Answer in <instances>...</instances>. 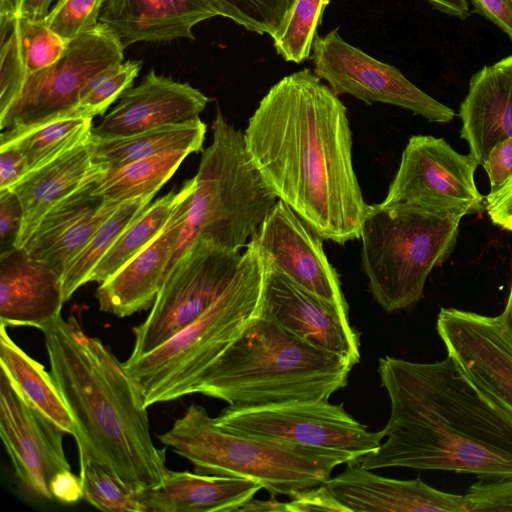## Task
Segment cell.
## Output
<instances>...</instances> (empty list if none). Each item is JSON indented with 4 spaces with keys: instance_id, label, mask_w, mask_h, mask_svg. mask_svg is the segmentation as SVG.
Here are the masks:
<instances>
[{
    "instance_id": "cell-1",
    "label": "cell",
    "mask_w": 512,
    "mask_h": 512,
    "mask_svg": "<svg viewBox=\"0 0 512 512\" xmlns=\"http://www.w3.org/2000/svg\"><path fill=\"white\" fill-rule=\"evenodd\" d=\"M243 134L265 184L316 234L341 245L360 238L369 205L353 167L347 108L314 71L274 84Z\"/></svg>"
},
{
    "instance_id": "cell-2",
    "label": "cell",
    "mask_w": 512,
    "mask_h": 512,
    "mask_svg": "<svg viewBox=\"0 0 512 512\" xmlns=\"http://www.w3.org/2000/svg\"><path fill=\"white\" fill-rule=\"evenodd\" d=\"M378 374L390 400L386 440L361 466L512 477V416L462 377L449 356L432 363L385 356Z\"/></svg>"
},
{
    "instance_id": "cell-3",
    "label": "cell",
    "mask_w": 512,
    "mask_h": 512,
    "mask_svg": "<svg viewBox=\"0 0 512 512\" xmlns=\"http://www.w3.org/2000/svg\"><path fill=\"white\" fill-rule=\"evenodd\" d=\"M51 375L78 429V455H88L128 485L160 482L165 450L154 444L142 392L124 363L74 316L45 325Z\"/></svg>"
},
{
    "instance_id": "cell-4",
    "label": "cell",
    "mask_w": 512,
    "mask_h": 512,
    "mask_svg": "<svg viewBox=\"0 0 512 512\" xmlns=\"http://www.w3.org/2000/svg\"><path fill=\"white\" fill-rule=\"evenodd\" d=\"M355 364L257 315L202 377L196 394L229 406L329 400Z\"/></svg>"
},
{
    "instance_id": "cell-5",
    "label": "cell",
    "mask_w": 512,
    "mask_h": 512,
    "mask_svg": "<svg viewBox=\"0 0 512 512\" xmlns=\"http://www.w3.org/2000/svg\"><path fill=\"white\" fill-rule=\"evenodd\" d=\"M158 438L196 472L249 479L270 496L290 497L323 484L336 467L356 461L342 451L232 432L198 404L190 405Z\"/></svg>"
},
{
    "instance_id": "cell-6",
    "label": "cell",
    "mask_w": 512,
    "mask_h": 512,
    "mask_svg": "<svg viewBox=\"0 0 512 512\" xmlns=\"http://www.w3.org/2000/svg\"><path fill=\"white\" fill-rule=\"evenodd\" d=\"M263 268L248 242L231 284L203 314L156 349L123 362L147 408L196 394L207 370L257 317Z\"/></svg>"
},
{
    "instance_id": "cell-7",
    "label": "cell",
    "mask_w": 512,
    "mask_h": 512,
    "mask_svg": "<svg viewBox=\"0 0 512 512\" xmlns=\"http://www.w3.org/2000/svg\"><path fill=\"white\" fill-rule=\"evenodd\" d=\"M211 128L212 142L202 151L190 208L166 277L199 238L229 250L246 248L279 200L251 161L243 132L225 119L220 108Z\"/></svg>"
},
{
    "instance_id": "cell-8",
    "label": "cell",
    "mask_w": 512,
    "mask_h": 512,
    "mask_svg": "<svg viewBox=\"0 0 512 512\" xmlns=\"http://www.w3.org/2000/svg\"><path fill=\"white\" fill-rule=\"evenodd\" d=\"M460 220L405 202L369 205L359 238L361 266L384 311L422 298L428 276L455 248Z\"/></svg>"
},
{
    "instance_id": "cell-9",
    "label": "cell",
    "mask_w": 512,
    "mask_h": 512,
    "mask_svg": "<svg viewBox=\"0 0 512 512\" xmlns=\"http://www.w3.org/2000/svg\"><path fill=\"white\" fill-rule=\"evenodd\" d=\"M124 49L117 35L101 22L70 40L58 60L27 76L18 98L0 116V129L22 132L75 117V109L91 81L122 63Z\"/></svg>"
},
{
    "instance_id": "cell-10",
    "label": "cell",
    "mask_w": 512,
    "mask_h": 512,
    "mask_svg": "<svg viewBox=\"0 0 512 512\" xmlns=\"http://www.w3.org/2000/svg\"><path fill=\"white\" fill-rule=\"evenodd\" d=\"M242 254L199 238L170 270L146 319L133 328L129 359L156 349L203 314L228 288Z\"/></svg>"
},
{
    "instance_id": "cell-11",
    "label": "cell",
    "mask_w": 512,
    "mask_h": 512,
    "mask_svg": "<svg viewBox=\"0 0 512 512\" xmlns=\"http://www.w3.org/2000/svg\"><path fill=\"white\" fill-rule=\"evenodd\" d=\"M217 423L232 432L305 446L342 451L358 462L384 439L353 418L343 404L328 400L290 401L258 406H228Z\"/></svg>"
},
{
    "instance_id": "cell-12",
    "label": "cell",
    "mask_w": 512,
    "mask_h": 512,
    "mask_svg": "<svg viewBox=\"0 0 512 512\" xmlns=\"http://www.w3.org/2000/svg\"><path fill=\"white\" fill-rule=\"evenodd\" d=\"M478 165L470 154L458 153L443 138L413 135L383 201L405 202L460 218L481 213L485 198L474 181Z\"/></svg>"
},
{
    "instance_id": "cell-13",
    "label": "cell",
    "mask_w": 512,
    "mask_h": 512,
    "mask_svg": "<svg viewBox=\"0 0 512 512\" xmlns=\"http://www.w3.org/2000/svg\"><path fill=\"white\" fill-rule=\"evenodd\" d=\"M310 59L314 73L338 97L348 94L367 105L397 106L433 123H448L455 117L451 108L415 86L395 66L346 42L337 29L316 37Z\"/></svg>"
},
{
    "instance_id": "cell-14",
    "label": "cell",
    "mask_w": 512,
    "mask_h": 512,
    "mask_svg": "<svg viewBox=\"0 0 512 512\" xmlns=\"http://www.w3.org/2000/svg\"><path fill=\"white\" fill-rule=\"evenodd\" d=\"M436 329L461 376L512 416V336L501 317L441 308Z\"/></svg>"
},
{
    "instance_id": "cell-15",
    "label": "cell",
    "mask_w": 512,
    "mask_h": 512,
    "mask_svg": "<svg viewBox=\"0 0 512 512\" xmlns=\"http://www.w3.org/2000/svg\"><path fill=\"white\" fill-rule=\"evenodd\" d=\"M322 241L286 203L278 200L249 242L296 286L348 315L338 274Z\"/></svg>"
},
{
    "instance_id": "cell-16",
    "label": "cell",
    "mask_w": 512,
    "mask_h": 512,
    "mask_svg": "<svg viewBox=\"0 0 512 512\" xmlns=\"http://www.w3.org/2000/svg\"><path fill=\"white\" fill-rule=\"evenodd\" d=\"M63 432L33 408L1 370L0 435L20 484L31 494L53 500L51 483L71 470Z\"/></svg>"
},
{
    "instance_id": "cell-17",
    "label": "cell",
    "mask_w": 512,
    "mask_h": 512,
    "mask_svg": "<svg viewBox=\"0 0 512 512\" xmlns=\"http://www.w3.org/2000/svg\"><path fill=\"white\" fill-rule=\"evenodd\" d=\"M261 258L264 268L258 315L356 365L360 360V339L349 316L299 288Z\"/></svg>"
},
{
    "instance_id": "cell-18",
    "label": "cell",
    "mask_w": 512,
    "mask_h": 512,
    "mask_svg": "<svg viewBox=\"0 0 512 512\" xmlns=\"http://www.w3.org/2000/svg\"><path fill=\"white\" fill-rule=\"evenodd\" d=\"M193 177L180 188L181 195L162 232L113 276L100 283L99 308L117 317H127L152 307L161 289L195 190Z\"/></svg>"
},
{
    "instance_id": "cell-19",
    "label": "cell",
    "mask_w": 512,
    "mask_h": 512,
    "mask_svg": "<svg viewBox=\"0 0 512 512\" xmlns=\"http://www.w3.org/2000/svg\"><path fill=\"white\" fill-rule=\"evenodd\" d=\"M210 99L187 82H179L150 70L135 86L128 88L117 105L92 134L102 138L123 137L196 117Z\"/></svg>"
},
{
    "instance_id": "cell-20",
    "label": "cell",
    "mask_w": 512,
    "mask_h": 512,
    "mask_svg": "<svg viewBox=\"0 0 512 512\" xmlns=\"http://www.w3.org/2000/svg\"><path fill=\"white\" fill-rule=\"evenodd\" d=\"M324 485L348 512H467L464 495L438 490L420 478H387L357 461L346 463Z\"/></svg>"
},
{
    "instance_id": "cell-21",
    "label": "cell",
    "mask_w": 512,
    "mask_h": 512,
    "mask_svg": "<svg viewBox=\"0 0 512 512\" xmlns=\"http://www.w3.org/2000/svg\"><path fill=\"white\" fill-rule=\"evenodd\" d=\"M94 184V183H93ZM87 185L53 206L22 247L62 274L120 204L106 202Z\"/></svg>"
},
{
    "instance_id": "cell-22",
    "label": "cell",
    "mask_w": 512,
    "mask_h": 512,
    "mask_svg": "<svg viewBox=\"0 0 512 512\" xmlns=\"http://www.w3.org/2000/svg\"><path fill=\"white\" fill-rule=\"evenodd\" d=\"M220 16L212 0H104L99 22L124 48L139 42L194 40L192 29Z\"/></svg>"
},
{
    "instance_id": "cell-23",
    "label": "cell",
    "mask_w": 512,
    "mask_h": 512,
    "mask_svg": "<svg viewBox=\"0 0 512 512\" xmlns=\"http://www.w3.org/2000/svg\"><path fill=\"white\" fill-rule=\"evenodd\" d=\"M62 277L23 248L0 255V324L42 329L61 315Z\"/></svg>"
},
{
    "instance_id": "cell-24",
    "label": "cell",
    "mask_w": 512,
    "mask_h": 512,
    "mask_svg": "<svg viewBox=\"0 0 512 512\" xmlns=\"http://www.w3.org/2000/svg\"><path fill=\"white\" fill-rule=\"evenodd\" d=\"M103 171L93 160L91 133L45 164L29 171L11 187L23 210L17 248L25 245L53 206L77 190L93 184Z\"/></svg>"
},
{
    "instance_id": "cell-25",
    "label": "cell",
    "mask_w": 512,
    "mask_h": 512,
    "mask_svg": "<svg viewBox=\"0 0 512 512\" xmlns=\"http://www.w3.org/2000/svg\"><path fill=\"white\" fill-rule=\"evenodd\" d=\"M261 489L249 479L168 470L160 482L141 488L139 499L144 512H233Z\"/></svg>"
},
{
    "instance_id": "cell-26",
    "label": "cell",
    "mask_w": 512,
    "mask_h": 512,
    "mask_svg": "<svg viewBox=\"0 0 512 512\" xmlns=\"http://www.w3.org/2000/svg\"><path fill=\"white\" fill-rule=\"evenodd\" d=\"M459 116L460 136L481 166L497 142L512 137V82L495 64L472 76Z\"/></svg>"
},
{
    "instance_id": "cell-27",
    "label": "cell",
    "mask_w": 512,
    "mask_h": 512,
    "mask_svg": "<svg viewBox=\"0 0 512 512\" xmlns=\"http://www.w3.org/2000/svg\"><path fill=\"white\" fill-rule=\"evenodd\" d=\"M205 134L206 124L200 117L123 137L102 138L92 134L93 160L103 170H108L169 151L199 152Z\"/></svg>"
},
{
    "instance_id": "cell-28",
    "label": "cell",
    "mask_w": 512,
    "mask_h": 512,
    "mask_svg": "<svg viewBox=\"0 0 512 512\" xmlns=\"http://www.w3.org/2000/svg\"><path fill=\"white\" fill-rule=\"evenodd\" d=\"M0 363L1 370L23 398L63 433L76 439V423L51 373L12 340L3 324H0Z\"/></svg>"
},
{
    "instance_id": "cell-29",
    "label": "cell",
    "mask_w": 512,
    "mask_h": 512,
    "mask_svg": "<svg viewBox=\"0 0 512 512\" xmlns=\"http://www.w3.org/2000/svg\"><path fill=\"white\" fill-rule=\"evenodd\" d=\"M191 154L175 150L104 170L91 192L106 202L121 204L136 198H153Z\"/></svg>"
},
{
    "instance_id": "cell-30",
    "label": "cell",
    "mask_w": 512,
    "mask_h": 512,
    "mask_svg": "<svg viewBox=\"0 0 512 512\" xmlns=\"http://www.w3.org/2000/svg\"><path fill=\"white\" fill-rule=\"evenodd\" d=\"M180 195V190L172 189L152 204L150 203L97 263L88 282L106 281L153 241L169 221Z\"/></svg>"
},
{
    "instance_id": "cell-31",
    "label": "cell",
    "mask_w": 512,
    "mask_h": 512,
    "mask_svg": "<svg viewBox=\"0 0 512 512\" xmlns=\"http://www.w3.org/2000/svg\"><path fill=\"white\" fill-rule=\"evenodd\" d=\"M92 127L90 118H62L22 132L2 131L0 146L19 149L31 171L85 139Z\"/></svg>"
},
{
    "instance_id": "cell-32",
    "label": "cell",
    "mask_w": 512,
    "mask_h": 512,
    "mask_svg": "<svg viewBox=\"0 0 512 512\" xmlns=\"http://www.w3.org/2000/svg\"><path fill=\"white\" fill-rule=\"evenodd\" d=\"M153 198H136L121 203L115 212L99 227L86 246L70 262L62 274L65 302L88 278L102 257L122 232L130 226L151 203Z\"/></svg>"
},
{
    "instance_id": "cell-33",
    "label": "cell",
    "mask_w": 512,
    "mask_h": 512,
    "mask_svg": "<svg viewBox=\"0 0 512 512\" xmlns=\"http://www.w3.org/2000/svg\"><path fill=\"white\" fill-rule=\"evenodd\" d=\"M83 498L107 512H144L136 489L88 455H79Z\"/></svg>"
},
{
    "instance_id": "cell-34",
    "label": "cell",
    "mask_w": 512,
    "mask_h": 512,
    "mask_svg": "<svg viewBox=\"0 0 512 512\" xmlns=\"http://www.w3.org/2000/svg\"><path fill=\"white\" fill-rule=\"evenodd\" d=\"M331 0H296L279 33L272 38L278 55L300 64L310 59L318 27Z\"/></svg>"
},
{
    "instance_id": "cell-35",
    "label": "cell",
    "mask_w": 512,
    "mask_h": 512,
    "mask_svg": "<svg viewBox=\"0 0 512 512\" xmlns=\"http://www.w3.org/2000/svg\"><path fill=\"white\" fill-rule=\"evenodd\" d=\"M220 16L250 32L274 38L283 27L296 0H212Z\"/></svg>"
},
{
    "instance_id": "cell-36",
    "label": "cell",
    "mask_w": 512,
    "mask_h": 512,
    "mask_svg": "<svg viewBox=\"0 0 512 512\" xmlns=\"http://www.w3.org/2000/svg\"><path fill=\"white\" fill-rule=\"evenodd\" d=\"M141 67V60H128L98 74L80 99L75 117L93 119L103 115L132 86Z\"/></svg>"
},
{
    "instance_id": "cell-37",
    "label": "cell",
    "mask_w": 512,
    "mask_h": 512,
    "mask_svg": "<svg viewBox=\"0 0 512 512\" xmlns=\"http://www.w3.org/2000/svg\"><path fill=\"white\" fill-rule=\"evenodd\" d=\"M15 27L27 76L53 64L67 48L69 41L53 32L44 19L18 17Z\"/></svg>"
},
{
    "instance_id": "cell-38",
    "label": "cell",
    "mask_w": 512,
    "mask_h": 512,
    "mask_svg": "<svg viewBox=\"0 0 512 512\" xmlns=\"http://www.w3.org/2000/svg\"><path fill=\"white\" fill-rule=\"evenodd\" d=\"M15 20H0V116L18 98L27 78L19 48Z\"/></svg>"
},
{
    "instance_id": "cell-39",
    "label": "cell",
    "mask_w": 512,
    "mask_h": 512,
    "mask_svg": "<svg viewBox=\"0 0 512 512\" xmlns=\"http://www.w3.org/2000/svg\"><path fill=\"white\" fill-rule=\"evenodd\" d=\"M104 0H57L44 18L47 26L66 41L96 28Z\"/></svg>"
},
{
    "instance_id": "cell-40",
    "label": "cell",
    "mask_w": 512,
    "mask_h": 512,
    "mask_svg": "<svg viewBox=\"0 0 512 512\" xmlns=\"http://www.w3.org/2000/svg\"><path fill=\"white\" fill-rule=\"evenodd\" d=\"M464 497L467 512H512V477L480 478Z\"/></svg>"
},
{
    "instance_id": "cell-41",
    "label": "cell",
    "mask_w": 512,
    "mask_h": 512,
    "mask_svg": "<svg viewBox=\"0 0 512 512\" xmlns=\"http://www.w3.org/2000/svg\"><path fill=\"white\" fill-rule=\"evenodd\" d=\"M22 223L19 198L11 189L0 190V255L17 248Z\"/></svg>"
},
{
    "instance_id": "cell-42",
    "label": "cell",
    "mask_w": 512,
    "mask_h": 512,
    "mask_svg": "<svg viewBox=\"0 0 512 512\" xmlns=\"http://www.w3.org/2000/svg\"><path fill=\"white\" fill-rule=\"evenodd\" d=\"M330 511L348 512L323 484L299 491L285 502V512Z\"/></svg>"
},
{
    "instance_id": "cell-43",
    "label": "cell",
    "mask_w": 512,
    "mask_h": 512,
    "mask_svg": "<svg viewBox=\"0 0 512 512\" xmlns=\"http://www.w3.org/2000/svg\"><path fill=\"white\" fill-rule=\"evenodd\" d=\"M490 181V192L499 191L512 177V137L497 142L483 164Z\"/></svg>"
},
{
    "instance_id": "cell-44",
    "label": "cell",
    "mask_w": 512,
    "mask_h": 512,
    "mask_svg": "<svg viewBox=\"0 0 512 512\" xmlns=\"http://www.w3.org/2000/svg\"><path fill=\"white\" fill-rule=\"evenodd\" d=\"M25 155L13 146H0V190L10 189L28 172Z\"/></svg>"
},
{
    "instance_id": "cell-45",
    "label": "cell",
    "mask_w": 512,
    "mask_h": 512,
    "mask_svg": "<svg viewBox=\"0 0 512 512\" xmlns=\"http://www.w3.org/2000/svg\"><path fill=\"white\" fill-rule=\"evenodd\" d=\"M485 210L493 224L509 230L512 224V177L499 191L486 196Z\"/></svg>"
},
{
    "instance_id": "cell-46",
    "label": "cell",
    "mask_w": 512,
    "mask_h": 512,
    "mask_svg": "<svg viewBox=\"0 0 512 512\" xmlns=\"http://www.w3.org/2000/svg\"><path fill=\"white\" fill-rule=\"evenodd\" d=\"M476 12L512 39V0H471Z\"/></svg>"
},
{
    "instance_id": "cell-47",
    "label": "cell",
    "mask_w": 512,
    "mask_h": 512,
    "mask_svg": "<svg viewBox=\"0 0 512 512\" xmlns=\"http://www.w3.org/2000/svg\"><path fill=\"white\" fill-rule=\"evenodd\" d=\"M51 493L53 500L71 505L83 498V488L80 476L71 470L58 473L52 480Z\"/></svg>"
},
{
    "instance_id": "cell-48",
    "label": "cell",
    "mask_w": 512,
    "mask_h": 512,
    "mask_svg": "<svg viewBox=\"0 0 512 512\" xmlns=\"http://www.w3.org/2000/svg\"><path fill=\"white\" fill-rule=\"evenodd\" d=\"M435 9L448 15L465 19L469 14V5L467 0H425Z\"/></svg>"
},
{
    "instance_id": "cell-49",
    "label": "cell",
    "mask_w": 512,
    "mask_h": 512,
    "mask_svg": "<svg viewBox=\"0 0 512 512\" xmlns=\"http://www.w3.org/2000/svg\"><path fill=\"white\" fill-rule=\"evenodd\" d=\"M240 512H285V502L279 501L276 496H270L268 500H258L252 498L243 507Z\"/></svg>"
},
{
    "instance_id": "cell-50",
    "label": "cell",
    "mask_w": 512,
    "mask_h": 512,
    "mask_svg": "<svg viewBox=\"0 0 512 512\" xmlns=\"http://www.w3.org/2000/svg\"><path fill=\"white\" fill-rule=\"evenodd\" d=\"M55 0H24L20 17L31 20L44 19Z\"/></svg>"
},
{
    "instance_id": "cell-51",
    "label": "cell",
    "mask_w": 512,
    "mask_h": 512,
    "mask_svg": "<svg viewBox=\"0 0 512 512\" xmlns=\"http://www.w3.org/2000/svg\"><path fill=\"white\" fill-rule=\"evenodd\" d=\"M24 0H0V20H15L21 15Z\"/></svg>"
},
{
    "instance_id": "cell-52",
    "label": "cell",
    "mask_w": 512,
    "mask_h": 512,
    "mask_svg": "<svg viewBox=\"0 0 512 512\" xmlns=\"http://www.w3.org/2000/svg\"><path fill=\"white\" fill-rule=\"evenodd\" d=\"M499 316L501 317L503 323L505 324L507 331L512 336V284L506 306Z\"/></svg>"
},
{
    "instance_id": "cell-53",
    "label": "cell",
    "mask_w": 512,
    "mask_h": 512,
    "mask_svg": "<svg viewBox=\"0 0 512 512\" xmlns=\"http://www.w3.org/2000/svg\"><path fill=\"white\" fill-rule=\"evenodd\" d=\"M495 65L504 72L512 82V55L500 60Z\"/></svg>"
},
{
    "instance_id": "cell-54",
    "label": "cell",
    "mask_w": 512,
    "mask_h": 512,
    "mask_svg": "<svg viewBox=\"0 0 512 512\" xmlns=\"http://www.w3.org/2000/svg\"><path fill=\"white\" fill-rule=\"evenodd\" d=\"M508 231L512 232V224H511V226H510V228H509V230H508Z\"/></svg>"
}]
</instances>
